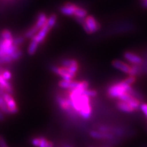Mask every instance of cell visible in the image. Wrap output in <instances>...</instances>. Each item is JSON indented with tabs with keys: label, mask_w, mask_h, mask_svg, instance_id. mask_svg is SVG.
Listing matches in <instances>:
<instances>
[{
	"label": "cell",
	"mask_w": 147,
	"mask_h": 147,
	"mask_svg": "<svg viewBox=\"0 0 147 147\" xmlns=\"http://www.w3.org/2000/svg\"><path fill=\"white\" fill-rule=\"evenodd\" d=\"M79 82L72 81V80H61L59 82V86L62 89L72 90L78 87Z\"/></svg>",
	"instance_id": "12"
},
{
	"label": "cell",
	"mask_w": 147,
	"mask_h": 147,
	"mask_svg": "<svg viewBox=\"0 0 147 147\" xmlns=\"http://www.w3.org/2000/svg\"><path fill=\"white\" fill-rule=\"evenodd\" d=\"M3 97L4 99V101L6 103V105L8 106L9 111L11 114H16L18 112V107L16 105V103L12 96V95L9 94L8 93H4L3 95Z\"/></svg>",
	"instance_id": "4"
},
{
	"label": "cell",
	"mask_w": 147,
	"mask_h": 147,
	"mask_svg": "<svg viewBox=\"0 0 147 147\" xmlns=\"http://www.w3.org/2000/svg\"><path fill=\"white\" fill-rule=\"evenodd\" d=\"M84 23L89 29L90 34H93V33L98 32L99 29H100V24L93 16H87L84 18Z\"/></svg>",
	"instance_id": "5"
},
{
	"label": "cell",
	"mask_w": 147,
	"mask_h": 147,
	"mask_svg": "<svg viewBox=\"0 0 147 147\" xmlns=\"http://www.w3.org/2000/svg\"><path fill=\"white\" fill-rule=\"evenodd\" d=\"M13 39L3 40L0 38V58L6 55L12 56L19 49V47L14 45Z\"/></svg>",
	"instance_id": "2"
},
{
	"label": "cell",
	"mask_w": 147,
	"mask_h": 147,
	"mask_svg": "<svg viewBox=\"0 0 147 147\" xmlns=\"http://www.w3.org/2000/svg\"><path fill=\"white\" fill-rule=\"evenodd\" d=\"M113 66L115 68L119 69L122 72L129 75V74L131 70V66L128 65L127 63H125V62L122 61L121 60H115L113 61Z\"/></svg>",
	"instance_id": "10"
},
{
	"label": "cell",
	"mask_w": 147,
	"mask_h": 147,
	"mask_svg": "<svg viewBox=\"0 0 147 147\" xmlns=\"http://www.w3.org/2000/svg\"><path fill=\"white\" fill-rule=\"evenodd\" d=\"M22 55H23V52H22L19 49L18 51H16V52L12 55V56H11V57H12V60L13 61H17L21 59Z\"/></svg>",
	"instance_id": "22"
},
{
	"label": "cell",
	"mask_w": 147,
	"mask_h": 147,
	"mask_svg": "<svg viewBox=\"0 0 147 147\" xmlns=\"http://www.w3.org/2000/svg\"><path fill=\"white\" fill-rule=\"evenodd\" d=\"M62 67H70L71 66L78 65V62L74 59H64L61 61Z\"/></svg>",
	"instance_id": "19"
},
{
	"label": "cell",
	"mask_w": 147,
	"mask_h": 147,
	"mask_svg": "<svg viewBox=\"0 0 147 147\" xmlns=\"http://www.w3.org/2000/svg\"><path fill=\"white\" fill-rule=\"evenodd\" d=\"M117 108L121 110V111L123 112V113H131L135 111V110H134L131 106L129 105L127 103L121 102V101H119V102H117Z\"/></svg>",
	"instance_id": "14"
},
{
	"label": "cell",
	"mask_w": 147,
	"mask_h": 147,
	"mask_svg": "<svg viewBox=\"0 0 147 147\" xmlns=\"http://www.w3.org/2000/svg\"><path fill=\"white\" fill-rule=\"evenodd\" d=\"M0 147H8L5 139L1 136H0Z\"/></svg>",
	"instance_id": "29"
},
{
	"label": "cell",
	"mask_w": 147,
	"mask_h": 147,
	"mask_svg": "<svg viewBox=\"0 0 147 147\" xmlns=\"http://www.w3.org/2000/svg\"><path fill=\"white\" fill-rule=\"evenodd\" d=\"M40 142V137H34L31 140V143L34 147H39Z\"/></svg>",
	"instance_id": "27"
},
{
	"label": "cell",
	"mask_w": 147,
	"mask_h": 147,
	"mask_svg": "<svg viewBox=\"0 0 147 147\" xmlns=\"http://www.w3.org/2000/svg\"><path fill=\"white\" fill-rule=\"evenodd\" d=\"M84 95H86L87 96L89 97H96L97 95V91L95 90H91V89H87L84 91Z\"/></svg>",
	"instance_id": "23"
},
{
	"label": "cell",
	"mask_w": 147,
	"mask_h": 147,
	"mask_svg": "<svg viewBox=\"0 0 147 147\" xmlns=\"http://www.w3.org/2000/svg\"><path fill=\"white\" fill-rule=\"evenodd\" d=\"M0 89L3 90L5 92L9 93V94H12L13 93V88H12L11 84L8 80L3 78V77L1 75V73H0Z\"/></svg>",
	"instance_id": "11"
},
{
	"label": "cell",
	"mask_w": 147,
	"mask_h": 147,
	"mask_svg": "<svg viewBox=\"0 0 147 147\" xmlns=\"http://www.w3.org/2000/svg\"><path fill=\"white\" fill-rule=\"evenodd\" d=\"M40 142L39 147H54V144L51 141L48 140L44 136H40Z\"/></svg>",
	"instance_id": "18"
},
{
	"label": "cell",
	"mask_w": 147,
	"mask_h": 147,
	"mask_svg": "<svg viewBox=\"0 0 147 147\" xmlns=\"http://www.w3.org/2000/svg\"><path fill=\"white\" fill-rule=\"evenodd\" d=\"M40 29L37 27L36 25H34L32 27L29 28L26 32L25 33V38H29V39H32L33 37L36 36L38 34V32H39Z\"/></svg>",
	"instance_id": "15"
},
{
	"label": "cell",
	"mask_w": 147,
	"mask_h": 147,
	"mask_svg": "<svg viewBox=\"0 0 147 147\" xmlns=\"http://www.w3.org/2000/svg\"><path fill=\"white\" fill-rule=\"evenodd\" d=\"M142 1H143V2H144V1H146V0H142Z\"/></svg>",
	"instance_id": "32"
},
{
	"label": "cell",
	"mask_w": 147,
	"mask_h": 147,
	"mask_svg": "<svg viewBox=\"0 0 147 147\" xmlns=\"http://www.w3.org/2000/svg\"><path fill=\"white\" fill-rule=\"evenodd\" d=\"M140 109L142 112V113L147 117V104L146 103H142L140 104Z\"/></svg>",
	"instance_id": "28"
},
{
	"label": "cell",
	"mask_w": 147,
	"mask_h": 147,
	"mask_svg": "<svg viewBox=\"0 0 147 147\" xmlns=\"http://www.w3.org/2000/svg\"><path fill=\"white\" fill-rule=\"evenodd\" d=\"M123 80L126 84H128V85L131 86L132 84L136 82V78L135 76H128L127 78H125Z\"/></svg>",
	"instance_id": "25"
},
{
	"label": "cell",
	"mask_w": 147,
	"mask_h": 147,
	"mask_svg": "<svg viewBox=\"0 0 147 147\" xmlns=\"http://www.w3.org/2000/svg\"><path fill=\"white\" fill-rule=\"evenodd\" d=\"M38 47H39V44L36 41H34V40H32V41H31L30 44H29V45L28 49H27V53H28L29 55H34L37 50H38Z\"/></svg>",
	"instance_id": "16"
},
{
	"label": "cell",
	"mask_w": 147,
	"mask_h": 147,
	"mask_svg": "<svg viewBox=\"0 0 147 147\" xmlns=\"http://www.w3.org/2000/svg\"><path fill=\"white\" fill-rule=\"evenodd\" d=\"M13 41H14V45H15L16 46H17V47H19V46L23 43L24 38L22 36L16 37L15 38H14L13 39Z\"/></svg>",
	"instance_id": "24"
},
{
	"label": "cell",
	"mask_w": 147,
	"mask_h": 147,
	"mask_svg": "<svg viewBox=\"0 0 147 147\" xmlns=\"http://www.w3.org/2000/svg\"><path fill=\"white\" fill-rule=\"evenodd\" d=\"M51 69L55 74L59 76L64 80H71L74 76L71 74L69 68L64 67H58V66H53Z\"/></svg>",
	"instance_id": "3"
},
{
	"label": "cell",
	"mask_w": 147,
	"mask_h": 147,
	"mask_svg": "<svg viewBox=\"0 0 147 147\" xmlns=\"http://www.w3.org/2000/svg\"><path fill=\"white\" fill-rule=\"evenodd\" d=\"M0 38H2L3 40H10L13 39L12 32L9 29H3L0 34Z\"/></svg>",
	"instance_id": "20"
},
{
	"label": "cell",
	"mask_w": 147,
	"mask_h": 147,
	"mask_svg": "<svg viewBox=\"0 0 147 147\" xmlns=\"http://www.w3.org/2000/svg\"><path fill=\"white\" fill-rule=\"evenodd\" d=\"M51 29L49 28V27L48 26V25L46 24V25L42 27V29H40L39 32H38V34H37L36 36L33 37L32 38V40H34V41H36V42H38V44H41L42 42H43L44 40L45 39L46 37L49 34V32H50Z\"/></svg>",
	"instance_id": "8"
},
{
	"label": "cell",
	"mask_w": 147,
	"mask_h": 147,
	"mask_svg": "<svg viewBox=\"0 0 147 147\" xmlns=\"http://www.w3.org/2000/svg\"><path fill=\"white\" fill-rule=\"evenodd\" d=\"M47 20H48V17L47 14L44 13V12H41V13L38 14V18H37V21H36V24H35V25H36V26L39 29H42V27L47 24Z\"/></svg>",
	"instance_id": "13"
},
{
	"label": "cell",
	"mask_w": 147,
	"mask_h": 147,
	"mask_svg": "<svg viewBox=\"0 0 147 147\" xmlns=\"http://www.w3.org/2000/svg\"><path fill=\"white\" fill-rule=\"evenodd\" d=\"M3 119H4V115H3V113L0 110V121H3Z\"/></svg>",
	"instance_id": "30"
},
{
	"label": "cell",
	"mask_w": 147,
	"mask_h": 147,
	"mask_svg": "<svg viewBox=\"0 0 147 147\" xmlns=\"http://www.w3.org/2000/svg\"><path fill=\"white\" fill-rule=\"evenodd\" d=\"M123 57L130 63H132L134 65H140L142 63V59L139 55L136 54V53L127 51L123 54Z\"/></svg>",
	"instance_id": "6"
},
{
	"label": "cell",
	"mask_w": 147,
	"mask_h": 147,
	"mask_svg": "<svg viewBox=\"0 0 147 147\" xmlns=\"http://www.w3.org/2000/svg\"><path fill=\"white\" fill-rule=\"evenodd\" d=\"M1 75H2L3 78L5 79L6 80H8V81L12 78V73L8 70L3 71V72L1 73Z\"/></svg>",
	"instance_id": "26"
},
{
	"label": "cell",
	"mask_w": 147,
	"mask_h": 147,
	"mask_svg": "<svg viewBox=\"0 0 147 147\" xmlns=\"http://www.w3.org/2000/svg\"><path fill=\"white\" fill-rule=\"evenodd\" d=\"M78 7V6H77L76 4H74V3H67L65 5H63V6L61 7L60 12L61 13L65 16H74L75 12H76Z\"/></svg>",
	"instance_id": "9"
},
{
	"label": "cell",
	"mask_w": 147,
	"mask_h": 147,
	"mask_svg": "<svg viewBox=\"0 0 147 147\" xmlns=\"http://www.w3.org/2000/svg\"><path fill=\"white\" fill-rule=\"evenodd\" d=\"M74 16L78 18H85L87 16V11L84 8L78 7L75 12Z\"/></svg>",
	"instance_id": "17"
},
{
	"label": "cell",
	"mask_w": 147,
	"mask_h": 147,
	"mask_svg": "<svg viewBox=\"0 0 147 147\" xmlns=\"http://www.w3.org/2000/svg\"><path fill=\"white\" fill-rule=\"evenodd\" d=\"M57 22V16L55 14H52L48 18L47 25L49 27V28L52 29L55 26V23Z\"/></svg>",
	"instance_id": "21"
},
{
	"label": "cell",
	"mask_w": 147,
	"mask_h": 147,
	"mask_svg": "<svg viewBox=\"0 0 147 147\" xmlns=\"http://www.w3.org/2000/svg\"><path fill=\"white\" fill-rule=\"evenodd\" d=\"M63 147H72V146H71L70 145H69V144H63Z\"/></svg>",
	"instance_id": "31"
},
{
	"label": "cell",
	"mask_w": 147,
	"mask_h": 147,
	"mask_svg": "<svg viewBox=\"0 0 147 147\" xmlns=\"http://www.w3.org/2000/svg\"><path fill=\"white\" fill-rule=\"evenodd\" d=\"M90 136L93 138L97 140H111L115 138V135L112 133H104L100 131H95V130H92L89 132Z\"/></svg>",
	"instance_id": "7"
},
{
	"label": "cell",
	"mask_w": 147,
	"mask_h": 147,
	"mask_svg": "<svg viewBox=\"0 0 147 147\" xmlns=\"http://www.w3.org/2000/svg\"><path fill=\"white\" fill-rule=\"evenodd\" d=\"M134 89L131 88V86L128 85L124 82V80L117 82V83L112 84L108 87L107 93L108 96L111 98L119 99L125 93L132 94Z\"/></svg>",
	"instance_id": "1"
}]
</instances>
